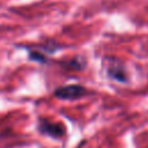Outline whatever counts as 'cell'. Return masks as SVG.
Here are the masks:
<instances>
[{
    "label": "cell",
    "mask_w": 148,
    "mask_h": 148,
    "mask_svg": "<svg viewBox=\"0 0 148 148\" xmlns=\"http://www.w3.org/2000/svg\"><path fill=\"white\" fill-rule=\"evenodd\" d=\"M88 94V90L81 84H66L53 90V96L62 101H75Z\"/></svg>",
    "instance_id": "obj_1"
},
{
    "label": "cell",
    "mask_w": 148,
    "mask_h": 148,
    "mask_svg": "<svg viewBox=\"0 0 148 148\" xmlns=\"http://www.w3.org/2000/svg\"><path fill=\"white\" fill-rule=\"evenodd\" d=\"M37 128L42 134L53 139H60L66 133V128L61 123L50 121L49 119H44V118H39Z\"/></svg>",
    "instance_id": "obj_2"
},
{
    "label": "cell",
    "mask_w": 148,
    "mask_h": 148,
    "mask_svg": "<svg viewBox=\"0 0 148 148\" xmlns=\"http://www.w3.org/2000/svg\"><path fill=\"white\" fill-rule=\"evenodd\" d=\"M60 66L66 68V69H71V71H82L84 69L86 65H87V61H86V58L82 57V56H74L69 59H65V60H61L59 61Z\"/></svg>",
    "instance_id": "obj_3"
},
{
    "label": "cell",
    "mask_w": 148,
    "mask_h": 148,
    "mask_svg": "<svg viewBox=\"0 0 148 148\" xmlns=\"http://www.w3.org/2000/svg\"><path fill=\"white\" fill-rule=\"evenodd\" d=\"M25 49L28 50L29 60L38 64H46L49 61V56L43 51H40L39 49H37L36 46H25Z\"/></svg>",
    "instance_id": "obj_4"
},
{
    "label": "cell",
    "mask_w": 148,
    "mask_h": 148,
    "mask_svg": "<svg viewBox=\"0 0 148 148\" xmlns=\"http://www.w3.org/2000/svg\"><path fill=\"white\" fill-rule=\"evenodd\" d=\"M108 74L110 77H112L113 80L119 81V82H126V80H127L125 69L119 64H110L108 67Z\"/></svg>",
    "instance_id": "obj_5"
}]
</instances>
